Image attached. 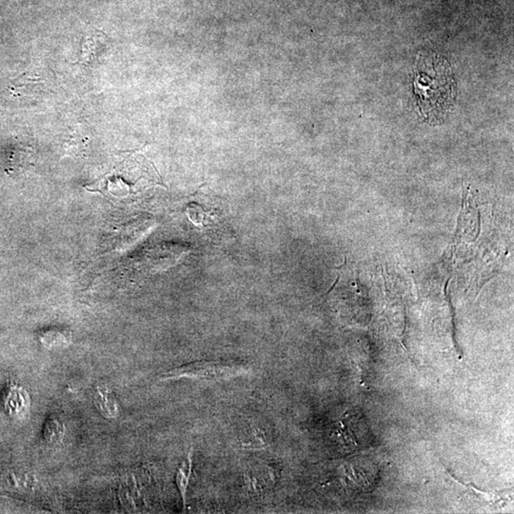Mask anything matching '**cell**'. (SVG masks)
<instances>
[{
  "label": "cell",
  "instance_id": "obj_1",
  "mask_svg": "<svg viewBox=\"0 0 514 514\" xmlns=\"http://www.w3.org/2000/svg\"><path fill=\"white\" fill-rule=\"evenodd\" d=\"M415 98L428 120H441L455 100V81L449 64L436 54L419 59L414 81Z\"/></svg>",
  "mask_w": 514,
  "mask_h": 514
},
{
  "label": "cell",
  "instance_id": "obj_2",
  "mask_svg": "<svg viewBox=\"0 0 514 514\" xmlns=\"http://www.w3.org/2000/svg\"><path fill=\"white\" fill-rule=\"evenodd\" d=\"M240 372L241 370L236 369L233 365L217 362H197L170 370L164 376L167 378L225 379L232 378Z\"/></svg>",
  "mask_w": 514,
  "mask_h": 514
},
{
  "label": "cell",
  "instance_id": "obj_3",
  "mask_svg": "<svg viewBox=\"0 0 514 514\" xmlns=\"http://www.w3.org/2000/svg\"><path fill=\"white\" fill-rule=\"evenodd\" d=\"M95 409L104 419H112L119 414V405L112 390L106 385L100 384L93 390Z\"/></svg>",
  "mask_w": 514,
  "mask_h": 514
},
{
  "label": "cell",
  "instance_id": "obj_4",
  "mask_svg": "<svg viewBox=\"0 0 514 514\" xmlns=\"http://www.w3.org/2000/svg\"><path fill=\"white\" fill-rule=\"evenodd\" d=\"M192 472V450H189L186 458L184 459L180 467H178L177 475H175V483L180 491V496L182 497L183 505L186 506V496L187 491H188V486L189 484V479H191V475Z\"/></svg>",
  "mask_w": 514,
  "mask_h": 514
},
{
  "label": "cell",
  "instance_id": "obj_5",
  "mask_svg": "<svg viewBox=\"0 0 514 514\" xmlns=\"http://www.w3.org/2000/svg\"><path fill=\"white\" fill-rule=\"evenodd\" d=\"M104 35L100 33V35L93 34V35H86L82 44L81 62L89 63L95 59L98 53L103 52L104 48L103 40Z\"/></svg>",
  "mask_w": 514,
  "mask_h": 514
},
{
  "label": "cell",
  "instance_id": "obj_6",
  "mask_svg": "<svg viewBox=\"0 0 514 514\" xmlns=\"http://www.w3.org/2000/svg\"><path fill=\"white\" fill-rule=\"evenodd\" d=\"M239 443L247 449H262L268 446V439L265 431L259 428L250 427L244 431Z\"/></svg>",
  "mask_w": 514,
  "mask_h": 514
},
{
  "label": "cell",
  "instance_id": "obj_7",
  "mask_svg": "<svg viewBox=\"0 0 514 514\" xmlns=\"http://www.w3.org/2000/svg\"><path fill=\"white\" fill-rule=\"evenodd\" d=\"M89 136L81 129H78L71 134L70 139L66 142L65 148L67 153L75 156L86 155L89 148Z\"/></svg>",
  "mask_w": 514,
  "mask_h": 514
},
{
  "label": "cell",
  "instance_id": "obj_8",
  "mask_svg": "<svg viewBox=\"0 0 514 514\" xmlns=\"http://www.w3.org/2000/svg\"><path fill=\"white\" fill-rule=\"evenodd\" d=\"M64 425L56 417L47 420L44 426L43 437L48 443L57 445L62 441L64 436Z\"/></svg>",
  "mask_w": 514,
  "mask_h": 514
}]
</instances>
